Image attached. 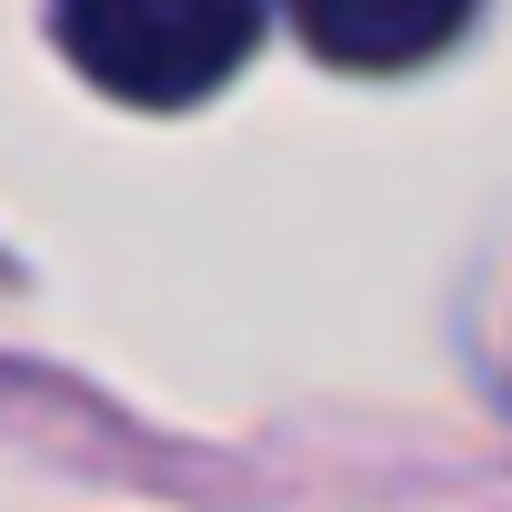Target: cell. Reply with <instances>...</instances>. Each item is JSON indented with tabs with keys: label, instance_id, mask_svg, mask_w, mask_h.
Listing matches in <instances>:
<instances>
[{
	"label": "cell",
	"instance_id": "cell-1",
	"mask_svg": "<svg viewBox=\"0 0 512 512\" xmlns=\"http://www.w3.org/2000/svg\"><path fill=\"white\" fill-rule=\"evenodd\" d=\"M272 0H51V41L71 71L131 111H191L211 101L251 41H262Z\"/></svg>",
	"mask_w": 512,
	"mask_h": 512
},
{
	"label": "cell",
	"instance_id": "cell-2",
	"mask_svg": "<svg viewBox=\"0 0 512 512\" xmlns=\"http://www.w3.org/2000/svg\"><path fill=\"white\" fill-rule=\"evenodd\" d=\"M472 11H482V0H292V31H302L312 61L392 81V71L442 61L472 31Z\"/></svg>",
	"mask_w": 512,
	"mask_h": 512
}]
</instances>
